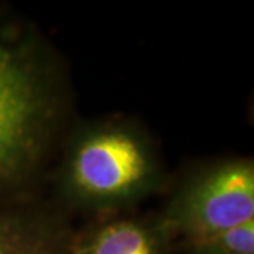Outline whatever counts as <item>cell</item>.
Segmentation results:
<instances>
[{"mask_svg": "<svg viewBox=\"0 0 254 254\" xmlns=\"http://www.w3.org/2000/svg\"><path fill=\"white\" fill-rule=\"evenodd\" d=\"M64 103L61 76L44 44L0 21V192L20 190L44 164Z\"/></svg>", "mask_w": 254, "mask_h": 254, "instance_id": "1", "label": "cell"}, {"mask_svg": "<svg viewBox=\"0 0 254 254\" xmlns=\"http://www.w3.org/2000/svg\"><path fill=\"white\" fill-rule=\"evenodd\" d=\"M164 182L163 161L144 130L125 119H109L73 133L55 187L66 205L102 213L136 205Z\"/></svg>", "mask_w": 254, "mask_h": 254, "instance_id": "2", "label": "cell"}, {"mask_svg": "<svg viewBox=\"0 0 254 254\" xmlns=\"http://www.w3.org/2000/svg\"><path fill=\"white\" fill-rule=\"evenodd\" d=\"M165 232L192 247L254 219V165L227 158L187 175L157 216Z\"/></svg>", "mask_w": 254, "mask_h": 254, "instance_id": "3", "label": "cell"}, {"mask_svg": "<svg viewBox=\"0 0 254 254\" xmlns=\"http://www.w3.org/2000/svg\"><path fill=\"white\" fill-rule=\"evenodd\" d=\"M72 232L54 212L0 208V254H71Z\"/></svg>", "mask_w": 254, "mask_h": 254, "instance_id": "4", "label": "cell"}, {"mask_svg": "<svg viewBox=\"0 0 254 254\" xmlns=\"http://www.w3.org/2000/svg\"><path fill=\"white\" fill-rule=\"evenodd\" d=\"M173 243L157 218H120L73 236L71 254H170Z\"/></svg>", "mask_w": 254, "mask_h": 254, "instance_id": "5", "label": "cell"}, {"mask_svg": "<svg viewBox=\"0 0 254 254\" xmlns=\"http://www.w3.org/2000/svg\"><path fill=\"white\" fill-rule=\"evenodd\" d=\"M190 249H212L223 254H254V219L202 240Z\"/></svg>", "mask_w": 254, "mask_h": 254, "instance_id": "6", "label": "cell"}, {"mask_svg": "<svg viewBox=\"0 0 254 254\" xmlns=\"http://www.w3.org/2000/svg\"><path fill=\"white\" fill-rule=\"evenodd\" d=\"M190 252L192 254H223L216 250H212V249H192Z\"/></svg>", "mask_w": 254, "mask_h": 254, "instance_id": "7", "label": "cell"}]
</instances>
